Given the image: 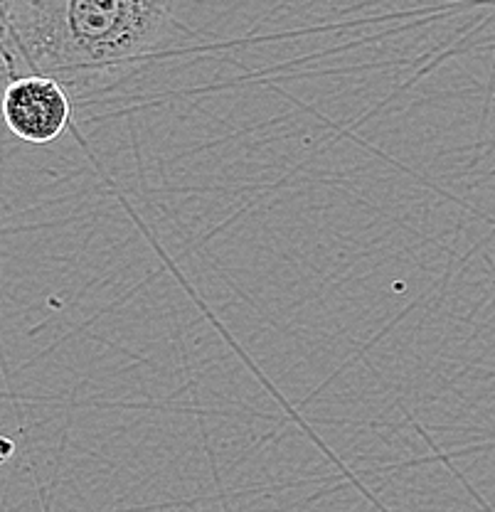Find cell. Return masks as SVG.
<instances>
[{
    "label": "cell",
    "instance_id": "6da1fadb",
    "mask_svg": "<svg viewBox=\"0 0 495 512\" xmlns=\"http://www.w3.org/2000/svg\"><path fill=\"white\" fill-rule=\"evenodd\" d=\"M178 0H18L3 23L5 77L45 74L69 92L156 55Z\"/></svg>",
    "mask_w": 495,
    "mask_h": 512
},
{
    "label": "cell",
    "instance_id": "7a4b0ae2",
    "mask_svg": "<svg viewBox=\"0 0 495 512\" xmlns=\"http://www.w3.org/2000/svg\"><path fill=\"white\" fill-rule=\"evenodd\" d=\"M3 116L10 133L20 141L47 146L72 128L69 89L55 77L25 74L5 84Z\"/></svg>",
    "mask_w": 495,
    "mask_h": 512
},
{
    "label": "cell",
    "instance_id": "3957f363",
    "mask_svg": "<svg viewBox=\"0 0 495 512\" xmlns=\"http://www.w3.org/2000/svg\"><path fill=\"white\" fill-rule=\"evenodd\" d=\"M15 5H18V0H0V15H3V23H5V20H10Z\"/></svg>",
    "mask_w": 495,
    "mask_h": 512
}]
</instances>
